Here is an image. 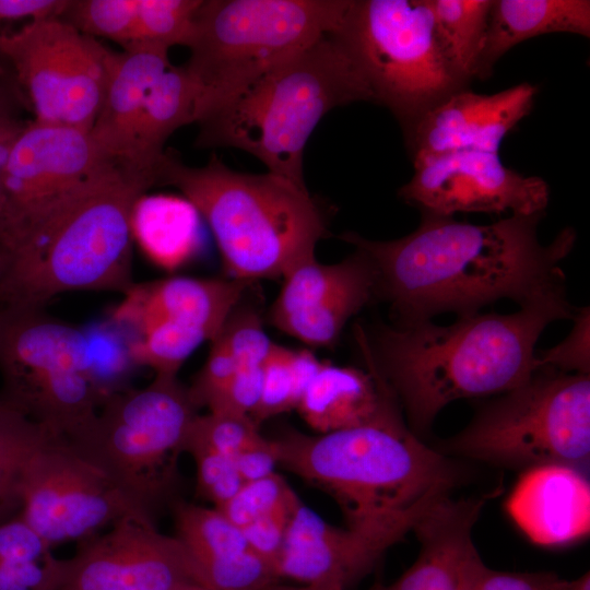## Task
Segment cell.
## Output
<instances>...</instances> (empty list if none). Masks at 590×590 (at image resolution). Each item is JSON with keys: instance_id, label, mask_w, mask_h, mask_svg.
Returning <instances> with one entry per match:
<instances>
[{"instance_id": "cell-3", "label": "cell", "mask_w": 590, "mask_h": 590, "mask_svg": "<svg viewBox=\"0 0 590 590\" xmlns=\"http://www.w3.org/2000/svg\"><path fill=\"white\" fill-rule=\"evenodd\" d=\"M273 441L279 465L328 493L347 526L409 514L450 495L459 480L455 463L405 424L394 396L358 426L317 435L292 429Z\"/></svg>"}, {"instance_id": "cell-11", "label": "cell", "mask_w": 590, "mask_h": 590, "mask_svg": "<svg viewBox=\"0 0 590 590\" xmlns=\"http://www.w3.org/2000/svg\"><path fill=\"white\" fill-rule=\"evenodd\" d=\"M0 373L7 401L71 441L103 400L88 337L44 309H0Z\"/></svg>"}, {"instance_id": "cell-38", "label": "cell", "mask_w": 590, "mask_h": 590, "mask_svg": "<svg viewBox=\"0 0 590 590\" xmlns=\"http://www.w3.org/2000/svg\"><path fill=\"white\" fill-rule=\"evenodd\" d=\"M50 547L19 516L0 523V564L43 560Z\"/></svg>"}, {"instance_id": "cell-29", "label": "cell", "mask_w": 590, "mask_h": 590, "mask_svg": "<svg viewBox=\"0 0 590 590\" xmlns=\"http://www.w3.org/2000/svg\"><path fill=\"white\" fill-rule=\"evenodd\" d=\"M55 438L23 411L0 399V517L20 506L19 487L26 465Z\"/></svg>"}, {"instance_id": "cell-24", "label": "cell", "mask_w": 590, "mask_h": 590, "mask_svg": "<svg viewBox=\"0 0 590 590\" xmlns=\"http://www.w3.org/2000/svg\"><path fill=\"white\" fill-rule=\"evenodd\" d=\"M366 370L323 362L296 410L310 428L326 434L374 418L393 396L371 365Z\"/></svg>"}, {"instance_id": "cell-46", "label": "cell", "mask_w": 590, "mask_h": 590, "mask_svg": "<svg viewBox=\"0 0 590 590\" xmlns=\"http://www.w3.org/2000/svg\"><path fill=\"white\" fill-rule=\"evenodd\" d=\"M4 76H5V70L2 67V64H0V83L2 82Z\"/></svg>"}, {"instance_id": "cell-4", "label": "cell", "mask_w": 590, "mask_h": 590, "mask_svg": "<svg viewBox=\"0 0 590 590\" xmlns=\"http://www.w3.org/2000/svg\"><path fill=\"white\" fill-rule=\"evenodd\" d=\"M157 185L179 189L208 224L231 279L248 284L283 278L315 258L328 234L326 217L306 186L276 174L241 173L216 155L187 166L165 153Z\"/></svg>"}, {"instance_id": "cell-37", "label": "cell", "mask_w": 590, "mask_h": 590, "mask_svg": "<svg viewBox=\"0 0 590 590\" xmlns=\"http://www.w3.org/2000/svg\"><path fill=\"white\" fill-rule=\"evenodd\" d=\"M300 503L296 495L273 511L241 529L249 546L271 562L275 569L290 521Z\"/></svg>"}, {"instance_id": "cell-6", "label": "cell", "mask_w": 590, "mask_h": 590, "mask_svg": "<svg viewBox=\"0 0 590 590\" xmlns=\"http://www.w3.org/2000/svg\"><path fill=\"white\" fill-rule=\"evenodd\" d=\"M149 189L119 172L5 255L0 309L36 310L73 291L125 293L132 280L130 213Z\"/></svg>"}, {"instance_id": "cell-5", "label": "cell", "mask_w": 590, "mask_h": 590, "mask_svg": "<svg viewBox=\"0 0 590 590\" xmlns=\"http://www.w3.org/2000/svg\"><path fill=\"white\" fill-rule=\"evenodd\" d=\"M355 102L374 103V96L346 49L328 34L201 121L196 144L243 150L268 172L306 186L309 137L327 113Z\"/></svg>"}, {"instance_id": "cell-25", "label": "cell", "mask_w": 590, "mask_h": 590, "mask_svg": "<svg viewBox=\"0 0 590 590\" xmlns=\"http://www.w3.org/2000/svg\"><path fill=\"white\" fill-rule=\"evenodd\" d=\"M552 33L590 37L589 0H492L476 79H487L512 47Z\"/></svg>"}, {"instance_id": "cell-8", "label": "cell", "mask_w": 590, "mask_h": 590, "mask_svg": "<svg viewBox=\"0 0 590 590\" xmlns=\"http://www.w3.org/2000/svg\"><path fill=\"white\" fill-rule=\"evenodd\" d=\"M333 34L403 135L438 103L468 88L448 61L432 0H351Z\"/></svg>"}, {"instance_id": "cell-43", "label": "cell", "mask_w": 590, "mask_h": 590, "mask_svg": "<svg viewBox=\"0 0 590 590\" xmlns=\"http://www.w3.org/2000/svg\"><path fill=\"white\" fill-rule=\"evenodd\" d=\"M275 590H281L280 588ZM283 590H346L344 585L335 579H327V580H320L315 581L310 583H303L302 587L294 588V589H283Z\"/></svg>"}, {"instance_id": "cell-9", "label": "cell", "mask_w": 590, "mask_h": 590, "mask_svg": "<svg viewBox=\"0 0 590 590\" xmlns=\"http://www.w3.org/2000/svg\"><path fill=\"white\" fill-rule=\"evenodd\" d=\"M485 404L442 445L469 459L527 470L590 460V375L538 367L518 387Z\"/></svg>"}, {"instance_id": "cell-40", "label": "cell", "mask_w": 590, "mask_h": 590, "mask_svg": "<svg viewBox=\"0 0 590 590\" xmlns=\"http://www.w3.org/2000/svg\"><path fill=\"white\" fill-rule=\"evenodd\" d=\"M233 460L244 483L270 476L279 465L274 441L264 436L239 451Z\"/></svg>"}, {"instance_id": "cell-42", "label": "cell", "mask_w": 590, "mask_h": 590, "mask_svg": "<svg viewBox=\"0 0 590 590\" xmlns=\"http://www.w3.org/2000/svg\"><path fill=\"white\" fill-rule=\"evenodd\" d=\"M28 121H22L0 108V191L4 169L14 144Z\"/></svg>"}, {"instance_id": "cell-34", "label": "cell", "mask_w": 590, "mask_h": 590, "mask_svg": "<svg viewBox=\"0 0 590 590\" xmlns=\"http://www.w3.org/2000/svg\"><path fill=\"white\" fill-rule=\"evenodd\" d=\"M196 464L197 492L219 507L233 497L244 484L233 458L205 449L186 450Z\"/></svg>"}, {"instance_id": "cell-32", "label": "cell", "mask_w": 590, "mask_h": 590, "mask_svg": "<svg viewBox=\"0 0 590 590\" xmlns=\"http://www.w3.org/2000/svg\"><path fill=\"white\" fill-rule=\"evenodd\" d=\"M261 436L258 424L249 415L208 412L193 418L182 452L190 448H205L233 458Z\"/></svg>"}, {"instance_id": "cell-7", "label": "cell", "mask_w": 590, "mask_h": 590, "mask_svg": "<svg viewBox=\"0 0 590 590\" xmlns=\"http://www.w3.org/2000/svg\"><path fill=\"white\" fill-rule=\"evenodd\" d=\"M351 0H203L184 64L196 122L233 103L268 72L334 33Z\"/></svg>"}, {"instance_id": "cell-1", "label": "cell", "mask_w": 590, "mask_h": 590, "mask_svg": "<svg viewBox=\"0 0 590 590\" xmlns=\"http://www.w3.org/2000/svg\"><path fill=\"white\" fill-rule=\"evenodd\" d=\"M421 214L417 228L398 239L340 236L368 258L376 297L389 303L396 324L444 312L468 316L503 298L520 306L565 284L559 263L577 234L567 226L542 245L538 225L545 213L512 214L491 224Z\"/></svg>"}, {"instance_id": "cell-41", "label": "cell", "mask_w": 590, "mask_h": 590, "mask_svg": "<svg viewBox=\"0 0 590 590\" xmlns=\"http://www.w3.org/2000/svg\"><path fill=\"white\" fill-rule=\"evenodd\" d=\"M43 560L1 563L0 590H38L44 579Z\"/></svg>"}, {"instance_id": "cell-17", "label": "cell", "mask_w": 590, "mask_h": 590, "mask_svg": "<svg viewBox=\"0 0 590 590\" xmlns=\"http://www.w3.org/2000/svg\"><path fill=\"white\" fill-rule=\"evenodd\" d=\"M282 279L268 320L308 347L333 346L347 321L376 298L374 269L358 249L332 264L311 258Z\"/></svg>"}, {"instance_id": "cell-27", "label": "cell", "mask_w": 590, "mask_h": 590, "mask_svg": "<svg viewBox=\"0 0 590 590\" xmlns=\"http://www.w3.org/2000/svg\"><path fill=\"white\" fill-rule=\"evenodd\" d=\"M202 217L184 196H139L132 204L133 244L154 266L173 272L194 259L203 246Z\"/></svg>"}, {"instance_id": "cell-18", "label": "cell", "mask_w": 590, "mask_h": 590, "mask_svg": "<svg viewBox=\"0 0 590 590\" xmlns=\"http://www.w3.org/2000/svg\"><path fill=\"white\" fill-rule=\"evenodd\" d=\"M435 502L387 521L345 528L327 522L300 503L286 531L276 563L278 574L280 578L302 583L335 579L347 589L411 532Z\"/></svg>"}, {"instance_id": "cell-44", "label": "cell", "mask_w": 590, "mask_h": 590, "mask_svg": "<svg viewBox=\"0 0 590 590\" xmlns=\"http://www.w3.org/2000/svg\"><path fill=\"white\" fill-rule=\"evenodd\" d=\"M562 590H590L589 571L574 580L565 579Z\"/></svg>"}, {"instance_id": "cell-28", "label": "cell", "mask_w": 590, "mask_h": 590, "mask_svg": "<svg viewBox=\"0 0 590 590\" xmlns=\"http://www.w3.org/2000/svg\"><path fill=\"white\" fill-rule=\"evenodd\" d=\"M438 34L457 78L475 79L492 0H432Z\"/></svg>"}, {"instance_id": "cell-35", "label": "cell", "mask_w": 590, "mask_h": 590, "mask_svg": "<svg viewBox=\"0 0 590 590\" xmlns=\"http://www.w3.org/2000/svg\"><path fill=\"white\" fill-rule=\"evenodd\" d=\"M588 307L576 310L574 327L558 345L536 352L538 367H550L563 373L590 375Z\"/></svg>"}, {"instance_id": "cell-16", "label": "cell", "mask_w": 590, "mask_h": 590, "mask_svg": "<svg viewBox=\"0 0 590 590\" xmlns=\"http://www.w3.org/2000/svg\"><path fill=\"white\" fill-rule=\"evenodd\" d=\"M414 174L399 197L421 213L541 214L550 200L544 179L506 167L499 153L460 150L412 160Z\"/></svg>"}, {"instance_id": "cell-33", "label": "cell", "mask_w": 590, "mask_h": 590, "mask_svg": "<svg viewBox=\"0 0 590 590\" xmlns=\"http://www.w3.org/2000/svg\"><path fill=\"white\" fill-rule=\"evenodd\" d=\"M295 496L287 482L275 472L264 479L244 483L233 497L215 508L243 529Z\"/></svg>"}, {"instance_id": "cell-15", "label": "cell", "mask_w": 590, "mask_h": 590, "mask_svg": "<svg viewBox=\"0 0 590 590\" xmlns=\"http://www.w3.org/2000/svg\"><path fill=\"white\" fill-rule=\"evenodd\" d=\"M19 496L20 517L50 548L86 539L126 516L151 518L104 471L60 438L30 460Z\"/></svg>"}, {"instance_id": "cell-2", "label": "cell", "mask_w": 590, "mask_h": 590, "mask_svg": "<svg viewBox=\"0 0 590 590\" xmlns=\"http://www.w3.org/2000/svg\"><path fill=\"white\" fill-rule=\"evenodd\" d=\"M576 310L564 284L512 314L479 311L449 326L380 323L370 334L357 327L356 340L415 433L453 401L502 394L528 380L538 369L535 344L544 329Z\"/></svg>"}, {"instance_id": "cell-31", "label": "cell", "mask_w": 590, "mask_h": 590, "mask_svg": "<svg viewBox=\"0 0 590 590\" xmlns=\"http://www.w3.org/2000/svg\"><path fill=\"white\" fill-rule=\"evenodd\" d=\"M175 536L197 565L251 548L240 528L215 507L173 503ZM252 550V548H251Z\"/></svg>"}, {"instance_id": "cell-10", "label": "cell", "mask_w": 590, "mask_h": 590, "mask_svg": "<svg viewBox=\"0 0 590 590\" xmlns=\"http://www.w3.org/2000/svg\"><path fill=\"white\" fill-rule=\"evenodd\" d=\"M199 408L174 375L140 389L111 392L95 417L68 441L153 518L174 482L175 464Z\"/></svg>"}, {"instance_id": "cell-22", "label": "cell", "mask_w": 590, "mask_h": 590, "mask_svg": "<svg viewBox=\"0 0 590 590\" xmlns=\"http://www.w3.org/2000/svg\"><path fill=\"white\" fill-rule=\"evenodd\" d=\"M506 508L534 543L555 546L583 539L590 529V485L585 471L565 464L523 470Z\"/></svg>"}, {"instance_id": "cell-45", "label": "cell", "mask_w": 590, "mask_h": 590, "mask_svg": "<svg viewBox=\"0 0 590 590\" xmlns=\"http://www.w3.org/2000/svg\"><path fill=\"white\" fill-rule=\"evenodd\" d=\"M4 264H5V256H4L3 251L0 248V283H1V280H2Z\"/></svg>"}, {"instance_id": "cell-23", "label": "cell", "mask_w": 590, "mask_h": 590, "mask_svg": "<svg viewBox=\"0 0 590 590\" xmlns=\"http://www.w3.org/2000/svg\"><path fill=\"white\" fill-rule=\"evenodd\" d=\"M168 50L143 46L115 51L103 102L90 135L102 154L126 175L134 129L145 98L172 64Z\"/></svg>"}, {"instance_id": "cell-13", "label": "cell", "mask_w": 590, "mask_h": 590, "mask_svg": "<svg viewBox=\"0 0 590 590\" xmlns=\"http://www.w3.org/2000/svg\"><path fill=\"white\" fill-rule=\"evenodd\" d=\"M115 51L61 17L0 34V56L12 66L35 121L91 130Z\"/></svg>"}, {"instance_id": "cell-39", "label": "cell", "mask_w": 590, "mask_h": 590, "mask_svg": "<svg viewBox=\"0 0 590 590\" xmlns=\"http://www.w3.org/2000/svg\"><path fill=\"white\" fill-rule=\"evenodd\" d=\"M70 0H0V34L11 32L12 24L61 17Z\"/></svg>"}, {"instance_id": "cell-12", "label": "cell", "mask_w": 590, "mask_h": 590, "mask_svg": "<svg viewBox=\"0 0 590 590\" xmlns=\"http://www.w3.org/2000/svg\"><path fill=\"white\" fill-rule=\"evenodd\" d=\"M119 172L88 131L28 121L14 144L1 182L0 248L4 256Z\"/></svg>"}, {"instance_id": "cell-30", "label": "cell", "mask_w": 590, "mask_h": 590, "mask_svg": "<svg viewBox=\"0 0 590 590\" xmlns=\"http://www.w3.org/2000/svg\"><path fill=\"white\" fill-rule=\"evenodd\" d=\"M322 363L309 349L274 344L263 365L262 392L253 421L259 424L296 409Z\"/></svg>"}, {"instance_id": "cell-36", "label": "cell", "mask_w": 590, "mask_h": 590, "mask_svg": "<svg viewBox=\"0 0 590 590\" xmlns=\"http://www.w3.org/2000/svg\"><path fill=\"white\" fill-rule=\"evenodd\" d=\"M565 579L554 573H510L489 568L479 556L471 569L468 590H562Z\"/></svg>"}, {"instance_id": "cell-20", "label": "cell", "mask_w": 590, "mask_h": 590, "mask_svg": "<svg viewBox=\"0 0 590 590\" xmlns=\"http://www.w3.org/2000/svg\"><path fill=\"white\" fill-rule=\"evenodd\" d=\"M250 284L234 279L168 276L133 283L111 311V320L135 338L152 326L168 323L213 341Z\"/></svg>"}, {"instance_id": "cell-14", "label": "cell", "mask_w": 590, "mask_h": 590, "mask_svg": "<svg viewBox=\"0 0 590 590\" xmlns=\"http://www.w3.org/2000/svg\"><path fill=\"white\" fill-rule=\"evenodd\" d=\"M43 565L38 590H210L185 545L141 515L79 541L69 558L49 553Z\"/></svg>"}, {"instance_id": "cell-19", "label": "cell", "mask_w": 590, "mask_h": 590, "mask_svg": "<svg viewBox=\"0 0 590 590\" xmlns=\"http://www.w3.org/2000/svg\"><path fill=\"white\" fill-rule=\"evenodd\" d=\"M538 86L528 82L494 94L452 93L404 135L411 158L460 150L499 153L504 138L532 110Z\"/></svg>"}, {"instance_id": "cell-21", "label": "cell", "mask_w": 590, "mask_h": 590, "mask_svg": "<svg viewBox=\"0 0 590 590\" xmlns=\"http://www.w3.org/2000/svg\"><path fill=\"white\" fill-rule=\"evenodd\" d=\"M492 496L436 500L412 529L420 543L415 562L396 581L373 590H459L479 555L473 528Z\"/></svg>"}, {"instance_id": "cell-26", "label": "cell", "mask_w": 590, "mask_h": 590, "mask_svg": "<svg viewBox=\"0 0 590 590\" xmlns=\"http://www.w3.org/2000/svg\"><path fill=\"white\" fill-rule=\"evenodd\" d=\"M197 91L185 66L173 63L150 90L138 119L127 175L149 189L157 185L158 168L169 137L196 122Z\"/></svg>"}]
</instances>
